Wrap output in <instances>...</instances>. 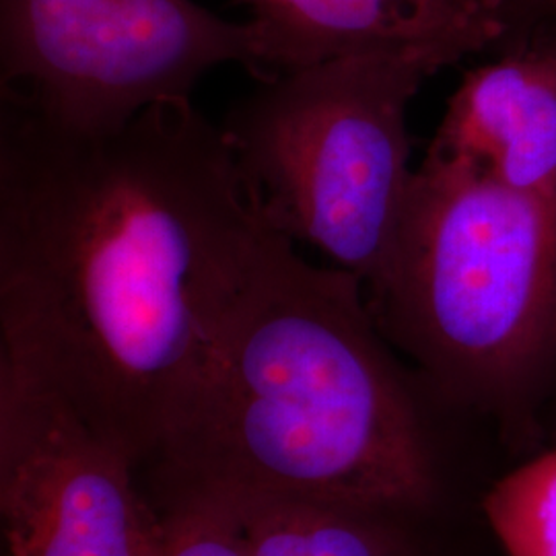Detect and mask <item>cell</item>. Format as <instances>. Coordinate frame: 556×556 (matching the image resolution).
I'll return each instance as SVG.
<instances>
[{"instance_id":"obj_6","label":"cell","mask_w":556,"mask_h":556,"mask_svg":"<svg viewBox=\"0 0 556 556\" xmlns=\"http://www.w3.org/2000/svg\"><path fill=\"white\" fill-rule=\"evenodd\" d=\"M7 556H161L165 526L135 464L54 386L0 355Z\"/></svg>"},{"instance_id":"obj_11","label":"cell","mask_w":556,"mask_h":556,"mask_svg":"<svg viewBox=\"0 0 556 556\" xmlns=\"http://www.w3.org/2000/svg\"><path fill=\"white\" fill-rule=\"evenodd\" d=\"M160 516L165 526L161 556H245L238 511L227 501H186Z\"/></svg>"},{"instance_id":"obj_14","label":"cell","mask_w":556,"mask_h":556,"mask_svg":"<svg viewBox=\"0 0 556 556\" xmlns=\"http://www.w3.org/2000/svg\"><path fill=\"white\" fill-rule=\"evenodd\" d=\"M477 556H489V555H486V553H480V555H477Z\"/></svg>"},{"instance_id":"obj_12","label":"cell","mask_w":556,"mask_h":556,"mask_svg":"<svg viewBox=\"0 0 556 556\" xmlns=\"http://www.w3.org/2000/svg\"><path fill=\"white\" fill-rule=\"evenodd\" d=\"M517 20L538 21L556 31V0H514Z\"/></svg>"},{"instance_id":"obj_13","label":"cell","mask_w":556,"mask_h":556,"mask_svg":"<svg viewBox=\"0 0 556 556\" xmlns=\"http://www.w3.org/2000/svg\"><path fill=\"white\" fill-rule=\"evenodd\" d=\"M542 429H544L546 445L548 443H556V379L555 383H553L548 402H546L544 415H542Z\"/></svg>"},{"instance_id":"obj_4","label":"cell","mask_w":556,"mask_h":556,"mask_svg":"<svg viewBox=\"0 0 556 556\" xmlns=\"http://www.w3.org/2000/svg\"><path fill=\"white\" fill-rule=\"evenodd\" d=\"M445 66L417 50L342 56L264 80L236 103L220 130L264 225L363 287L376 280L415 178L410 103Z\"/></svg>"},{"instance_id":"obj_8","label":"cell","mask_w":556,"mask_h":556,"mask_svg":"<svg viewBox=\"0 0 556 556\" xmlns=\"http://www.w3.org/2000/svg\"><path fill=\"white\" fill-rule=\"evenodd\" d=\"M278 77L369 52H431L456 64L495 50L514 27V0H238Z\"/></svg>"},{"instance_id":"obj_7","label":"cell","mask_w":556,"mask_h":556,"mask_svg":"<svg viewBox=\"0 0 556 556\" xmlns=\"http://www.w3.org/2000/svg\"><path fill=\"white\" fill-rule=\"evenodd\" d=\"M495 50L459 80L425 157L556 200V31L516 20Z\"/></svg>"},{"instance_id":"obj_3","label":"cell","mask_w":556,"mask_h":556,"mask_svg":"<svg viewBox=\"0 0 556 556\" xmlns=\"http://www.w3.org/2000/svg\"><path fill=\"white\" fill-rule=\"evenodd\" d=\"M381 334L514 462L546 445L556 379V200L422 160L365 287Z\"/></svg>"},{"instance_id":"obj_5","label":"cell","mask_w":556,"mask_h":556,"mask_svg":"<svg viewBox=\"0 0 556 556\" xmlns=\"http://www.w3.org/2000/svg\"><path fill=\"white\" fill-rule=\"evenodd\" d=\"M241 64L275 79L254 21L194 0H0V89L56 126L112 132Z\"/></svg>"},{"instance_id":"obj_1","label":"cell","mask_w":556,"mask_h":556,"mask_svg":"<svg viewBox=\"0 0 556 556\" xmlns=\"http://www.w3.org/2000/svg\"><path fill=\"white\" fill-rule=\"evenodd\" d=\"M270 229L220 130L169 101L112 132L0 105V355L147 468L199 404Z\"/></svg>"},{"instance_id":"obj_2","label":"cell","mask_w":556,"mask_h":556,"mask_svg":"<svg viewBox=\"0 0 556 556\" xmlns=\"http://www.w3.org/2000/svg\"><path fill=\"white\" fill-rule=\"evenodd\" d=\"M509 464L381 334L361 278L270 231L199 404L139 482L160 514L277 498L480 536L482 493Z\"/></svg>"},{"instance_id":"obj_10","label":"cell","mask_w":556,"mask_h":556,"mask_svg":"<svg viewBox=\"0 0 556 556\" xmlns=\"http://www.w3.org/2000/svg\"><path fill=\"white\" fill-rule=\"evenodd\" d=\"M501 556H556V443L501 470L480 498Z\"/></svg>"},{"instance_id":"obj_9","label":"cell","mask_w":556,"mask_h":556,"mask_svg":"<svg viewBox=\"0 0 556 556\" xmlns=\"http://www.w3.org/2000/svg\"><path fill=\"white\" fill-rule=\"evenodd\" d=\"M227 503L238 511L245 556H477L484 553L480 540H489L340 505L277 498Z\"/></svg>"}]
</instances>
